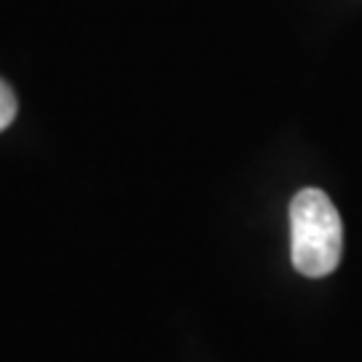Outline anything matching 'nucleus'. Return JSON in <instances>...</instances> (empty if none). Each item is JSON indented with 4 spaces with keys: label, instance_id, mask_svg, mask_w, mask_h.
Wrapping results in <instances>:
<instances>
[{
    "label": "nucleus",
    "instance_id": "f03ea898",
    "mask_svg": "<svg viewBox=\"0 0 362 362\" xmlns=\"http://www.w3.org/2000/svg\"><path fill=\"white\" fill-rule=\"evenodd\" d=\"M16 107H19L16 94H13L11 86L0 78V132L6 129V127H11V121L16 118Z\"/></svg>",
    "mask_w": 362,
    "mask_h": 362
},
{
    "label": "nucleus",
    "instance_id": "f257e3e1",
    "mask_svg": "<svg viewBox=\"0 0 362 362\" xmlns=\"http://www.w3.org/2000/svg\"><path fill=\"white\" fill-rule=\"evenodd\" d=\"M344 226L336 204L320 188H303L290 202V258L298 274L320 279L338 269Z\"/></svg>",
    "mask_w": 362,
    "mask_h": 362
}]
</instances>
